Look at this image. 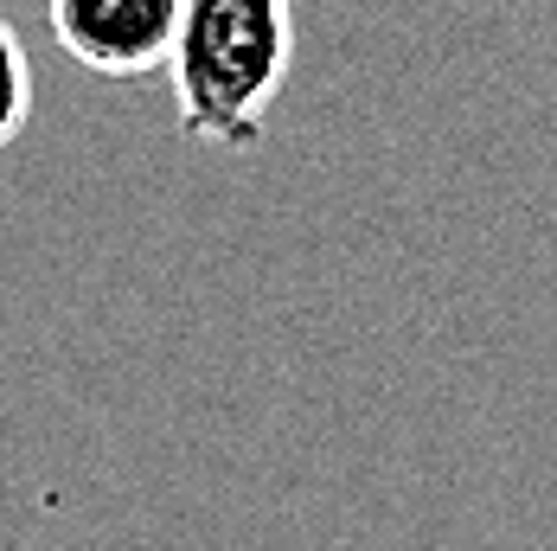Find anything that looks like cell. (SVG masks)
<instances>
[{
	"mask_svg": "<svg viewBox=\"0 0 557 551\" xmlns=\"http://www.w3.org/2000/svg\"><path fill=\"white\" fill-rule=\"evenodd\" d=\"M288 64H295L288 0H180L168 52L180 135L224 155L263 148Z\"/></svg>",
	"mask_w": 557,
	"mask_h": 551,
	"instance_id": "cell-1",
	"label": "cell"
},
{
	"mask_svg": "<svg viewBox=\"0 0 557 551\" xmlns=\"http://www.w3.org/2000/svg\"><path fill=\"white\" fill-rule=\"evenodd\" d=\"M46 26L71 64L135 84L168 71L180 0H46Z\"/></svg>",
	"mask_w": 557,
	"mask_h": 551,
	"instance_id": "cell-2",
	"label": "cell"
},
{
	"mask_svg": "<svg viewBox=\"0 0 557 551\" xmlns=\"http://www.w3.org/2000/svg\"><path fill=\"white\" fill-rule=\"evenodd\" d=\"M26 115H33V64H26L20 33L0 20V155H7V142L26 128Z\"/></svg>",
	"mask_w": 557,
	"mask_h": 551,
	"instance_id": "cell-3",
	"label": "cell"
}]
</instances>
